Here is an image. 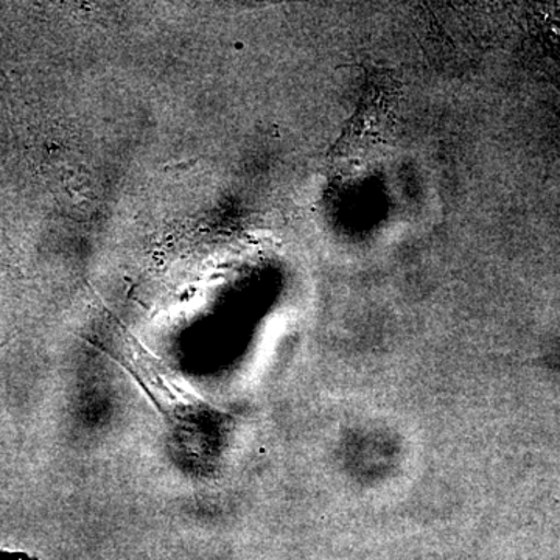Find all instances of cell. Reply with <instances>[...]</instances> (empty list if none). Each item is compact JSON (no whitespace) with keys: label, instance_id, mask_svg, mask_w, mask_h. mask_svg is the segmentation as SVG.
<instances>
[{"label":"cell","instance_id":"obj_1","mask_svg":"<svg viewBox=\"0 0 560 560\" xmlns=\"http://www.w3.org/2000/svg\"><path fill=\"white\" fill-rule=\"evenodd\" d=\"M0 560H24V559L13 558V556H9V558H7V556L0 555Z\"/></svg>","mask_w":560,"mask_h":560}]
</instances>
